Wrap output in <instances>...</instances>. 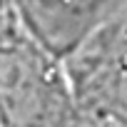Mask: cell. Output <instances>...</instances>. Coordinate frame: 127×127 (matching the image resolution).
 <instances>
[{
  "instance_id": "3",
  "label": "cell",
  "mask_w": 127,
  "mask_h": 127,
  "mask_svg": "<svg viewBox=\"0 0 127 127\" xmlns=\"http://www.w3.org/2000/svg\"><path fill=\"white\" fill-rule=\"evenodd\" d=\"M28 35L57 60L97 28L125 18V0H10Z\"/></svg>"
},
{
  "instance_id": "1",
  "label": "cell",
  "mask_w": 127,
  "mask_h": 127,
  "mask_svg": "<svg viewBox=\"0 0 127 127\" xmlns=\"http://www.w3.org/2000/svg\"><path fill=\"white\" fill-rule=\"evenodd\" d=\"M77 115L60 60L0 0V127H70Z\"/></svg>"
},
{
  "instance_id": "2",
  "label": "cell",
  "mask_w": 127,
  "mask_h": 127,
  "mask_svg": "<svg viewBox=\"0 0 127 127\" xmlns=\"http://www.w3.org/2000/svg\"><path fill=\"white\" fill-rule=\"evenodd\" d=\"M77 110L122 117L125 107V18H117L60 57Z\"/></svg>"
}]
</instances>
